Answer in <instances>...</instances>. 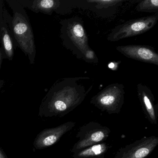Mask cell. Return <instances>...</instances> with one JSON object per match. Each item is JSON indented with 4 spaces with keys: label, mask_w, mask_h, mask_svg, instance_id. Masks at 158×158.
Instances as JSON below:
<instances>
[{
    "label": "cell",
    "mask_w": 158,
    "mask_h": 158,
    "mask_svg": "<svg viewBox=\"0 0 158 158\" xmlns=\"http://www.w3.org/2000/svg\"><path fill=\"white\" fill-rule=\"evenodd\" d=\"M85 77H67L57 81L42 100L39 115L63 117L78 107L92 89V86L86 89L79 82Z\"/></svg>",
    "instance_id": "1"
},
{
    "label": "cell",
    "mask_w": 158,
    "mask_h": 158,
    "mask_svg": "<svg viewBox=\"0 0 158 158\" xmlns=\"http://www.w3.org/2000/svg\"><path fill=\"white\" fill-rule=\"evenodd\" d=\"M13 13L12 16L3 7V15L15 45L28 57L30 64L35 63L36 47L34 32L25 8L17 0H6Z\"/></svg>",
    "instance_id": "2"
},
{
    "label": "cell",
    "mask_w": 158,
    "mask_h": 158,
    "mask_svg": "<svg viewBox=\"0 0 158 158\" xmlns=\"http://www.w3.org/2000/svg\"><path fill=\"white\" fill-rule=\"evenodd\" d=\"M60 23V38L64 47L77 59L83 60L86 52L91 48L82 19L75 16L61 20Z\"/></svg>",
    "instance_id": "3"
},
{
    "label": "cell",
    "mask_w": 158,
    "mask_h": 158,
    "mask_svg": "<svg viewBox=\"0 0 158 158\" xmlns=\"http://www.w3.org/2000/svg\"><path fill=\"white\" fill-rule=\"evenodd\" d=\"M124 95L123 84H111L93 96L90 103L109 114H119L124 102Z\"/></svg>",
    "instance_id": "4"
},
{
    "label": "cell",
    "mask_w": 158,
    "mask_h": 158,
    "mask_svg": "<svg viewBox=\"0 0 158 158\" xmlns=\"http://www.w3.org/2000/svg\"><path fill=\"white\" fill-rule=\"evenodd\" d=\"M158 21V13L133 19L115 27L107 37L112 42L119 41L146 33L153 28Z\"/></svg>",
    "instance_id": "5"
},
{
    "label": "cell",
    "mask_w": 158,
    "mask_h": 158,
    "mask_svg": "<svg viewBox=\"0 0 158 158\" xmlns=\"http://www.w3.org/2000/svg\"><path fill=\"white\" fill-rule=\"evenodd\" d=\"M111 130L109 127L96 122H90L79 128L76 135L78 140L71 149L72 153L92 145L104 142Z\"/></svg>",
    "instance_id": "6"
},
{
    "label": "cell",
    "mask_w": 158,
    "mask_h": 158,
    "mask_svg": "<svg viewBox=\"0 0 158 158\" xmlns=\"http://www.w3.org/2000/svg\"><path fill=\"white\" fill-rule=\"evenodd\" d=\"M158 145V137H145L120 148L114 158H145Z\"/></svg>",
    "instance_id": "7"
},
{
    "label": "cell",
    "mask_w": 158,
    "mask_h": 158,
    "mask_svg": "<svg viewBox=\"0 0 158 158\" xmlns=\"http://www.w3.org/2000/svg\"><path fill=\"white\" fill-rule=\"evenodd\" d=\"M75 125V122L69 121L56 127L44 129L36 137L34 147L37 149H43L52 146Z\"/></svg>",
    "instance_id": "8"
},
{
    "label": "cell",
    "mask_w": 158,
    "mask_h": 158,
    "mask_svg": "<svg viewBox=\"0 0 158 158\" xmlns=\"http://www.w3.org/2000/svg\"><path fill=\"white\" fill-rule=\"evenodd\" d=\"M116 50L129 59L158 65V54L154 48L141 45H129L115 47Z\"/></svg>",
    "instance_id": "9"
},
{
    "label": "cell",
    "mask_w": 158,
    "mask_h": 158,
    "mask_svg": "<svg viewBox=\"0 0 158 158\" xmlns=\"http://www.w3.org/2000/svg\"><path fill=\"white\" fill-rule=\"evenodd\" d=\"M24 8L36 13L52 15L53 12L63 14L66 11L65 2L61 0H17Z\"/></svg>",
    "instance_id": "10"
},
{
    "label": "cell",
    "mask_w": 158,
    "mask_h": 158,
    "mask_svg": "<svg viewBox=\"0 0 158 158\" xmlns=\"http://www.w3.org/2000/svg\"><path fill=\"white\" fill-rule=\"evenodd\" d=\"M138 97L146 119L153 125L157 124L158 105L150 89L141 83L137 85Z\"/></svg>",
    "instance_id": "11"
},
{
    "label": "cell",
    "mask_w": 158,
    "mask_h": 158,
    "mask_svg": "<svg viewBox=\"0 0 158 158\" xmlns=\"http://www.w3.org/2000/svg\"><path fill=\"white\" fill-rule=\"evenodd\" d=\"M3 1L0 0V42L6 59L12 60L14 56L15 44L6 21L3 17Z\"/></svg>",
    "instance_id": "12"
},
{
    "label": "cell",
    "mask_w": 158,
    "mask_h": 158,
    "mask_svg": "<svg viewBox=\"0 0 158 158\" xmlns=\"http://www.w3.org/2000/svg\"><path fill=\"white\" fill-rule=\"evenodd\" d=\"M123 0H87L83 2L86 5L84 8L94 12L100 16L110 15L115 13L117 8L122 5Z\"/></svg>",
    "instance_id": "13"
},
{
    "label": "cell",
    "mask_w": 158,
    "mask_h": 158,
    "mask_svg": "<svg viewBox=\"0 0 158 158\" xmlns=\"http://www.w3.org/2000/svg\"><path fill=\"white\" fill-rule=\"evenodd\" d=\"M110 146L104 142L98 143L73 153V158H104Z\"/></svg>",
    "instance_id": "14"
},
{
    "label": "cell",
    "mask_w": 158,
    "mask_h": 158,
    "mask_svg": "<svg viewBox=\"0 0 158 158\" xmlns=\"http://www.w3.org/2000/svg\"><path fill=\"white\" fill-rule=\"evenodd\" d=\"M136 10L141 12L158 13V0H144L139 2Z\"/></svg>",
    "instance_id": "15"
},
{
    "label": "cell",
    "mask_w": 158,
    "mask_h": 158,
    "mask_svg": "<svg viewBox=\"0 0 158 158\" xmlns=\"http://www.w3.org/2000/svg\"><path fill=\"white\" fill-rule=\"evenodd\" d=\"M83 60L88 63L98 64V59L95 52L91 48L86 52Z\"/></svg>",
    "instance_id": "16"
},
{
    "label": "cell",
    "mask_w": 158,
    "mask_h": 158,
    "mask_svg": "<svg viewBox=\"0 0 158 158\" xmlns=\"http://www.w3.org/2000/svg\"><path fill=\"white\" fill-rule=\"evenodd\" d=\"M4 59H6V56H5L4 51L1 46H0V70L1 68L2 60ZM4 84H5V81L3 80L0 79V89L4 86Z\"/></svg>",
    "instance_id": "17"
},
{
    "label": "cell",
    "mask_w": 158,
    "mask_h": 158,
    "mask_svg": "<svg viewBox=\"0 0 158 158\" xmlns=\"http://www.w3.org/2000/svg\"><path fill=\"white\" fill-rule=\"evenodd\" d=\"M0 158H8L3 150L0 148Z\"/></svg>",
    "instance_id": "18"
}]
</instances>
